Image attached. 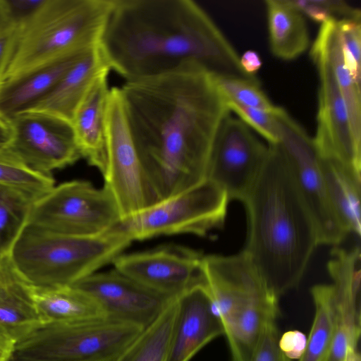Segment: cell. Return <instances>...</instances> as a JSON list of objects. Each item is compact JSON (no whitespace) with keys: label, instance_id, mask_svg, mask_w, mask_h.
<instances>
[{"label":"cell","instance_id":"obj_1","mask_svg":"<svg viewBox=\"0 0 361 361\" xmlns=\"http://www.w3.org/2000/svg\"><path fill=\"white\" fill-rule=\"evenodd\" d=\"M119 88L130 136L158 201L204 180L216 133L230 114L215 75L189 63Z\"/></svg>","mask_w":361,"mask_h":361},{"label":"cell","instance_id":"obj_2","mask_svg":"<svg viewBox=\"0 0 361 361\" xmlns=\"http://www.w3.org/2000/svg\"><path fill=\"white\" fill-rule=\"evenodd\" d=\"M99 48L126 81L189 63L218 77H255L242 70L235 49L191 0H113Z\"/></svg>","mask_w":361,"mask_h":361},{"label":"cell","instance_id":"obj_3","mask_svg":"<svg viewBox=\"0 0 361 361\" xmlns=\"http://www.w3.org/2000/svg\"><path fill=\"white\" fill-rule=\"evenodd\" d=\"M242 202L248 224L243 251L280 298L299 284L319 243L313 220L277 144L268 145L263 166Z\"/></svg>","mask_w":361,"mask_h":361},{"label":"cell","instance_id":"obj_4","mask_svg":"<svg viewBox=\"0 0 361 361\" xmlns=\"http://www.w3.org/2000/svg\"><path fill=\"white\" fill-rule=\"evenodd\" d=\"M200 269L232 361H248L264 327L276 321L279 298L243 250L203 255Z\"/></svg>","mask_w":361,"mask_h":361},{"label":"cell","instance_id":"obj_5","mask_svg":"<svg viewBox=\"0 0 361 361\" xmlns=\"http://www.w3.org/2000/svg\"><path fill=\"white\" fill-rule=\"evenodd\" d=\"M113 0H43L17 25L4 80L99 45Z\"/></svg>","mask_w":361,"mask_h":361},{"label":"cell","instance_id":"obj_6","mask_svg":"<svg viewBox=\"0 0 361 361\" xmlns=\"http://www.w3.org/2000/svg\"><path fill=\"white\" fill-rule=\"evenodd\" d=\"M132 240L117 226L94 236L61 235L27 224L9 254L17 273L31 286H69L97 272Z\"/></svg>","mask_w":361,"mask_h":361},{"label":"cell","instance_id":"obj_7","mask_svg":"<svg viewBox=\"0 0 361 361\" xmlns=\"http://www.w3.org/2000/svg\"><path fill=\"white\" fill-rule=\"evenodd\" d=\"M142 331L106 317L48 322L17 341L8 361H114Z\"/></svg>","mask_w":361,"mask_h":361},{"label":"cell","instance_id":"obj_8","mask_svg":"<svg viewBox=\"0 0 361 361\" xmlns=\"http://www.w3.org/2000/svg\"><path fill=\"white\" fill-rule=\"evenodd\" d=\"M229 200L218 185L202 181L123 219L117 226L133 241L154 236H205L225 221Z\"/></svg>","mask_w":361,"mask_h":361},{"label":"cell","instance_id":"obj_9","mask_svg":"<svg viewBox=\"0 0 361 361\" xmlns=\"http://www.w3.org/2000/svg\"><path fill=\"white\" fill-rule=\"evenodd\" d=\"M121 221L116 201L106 187L72 180L38 197L27 224L61 235L87 237L106 233Z\"/></svg>","mask_w":361,"mask_h":361},{"label":"cell","instance_id":"obj_10","mask_svg":"<svg viewBox=\"0 0 361 361\" xmlns=\"http://www.w3.org/2000/svg\"><path fill=\"white\" fill-rule=\"evenodd\" d=\"M279 146L298 192L313 220L318 243L336 246L348 232L330 200L312 139L287 111L275 112Z\"/></svg>","mask_w":361,"mask_h":361},{"label":"cell","instance_id":"obj_11","mask_svg":"<svg viewBox=\"0 0 361 361\" xmlns=\"http://www.w3.org/2000/svg\"><path fill=\"white\" fill-rule=\"evenodd\" d=\"M107 163L104 186L114 197L121 220L157 202L129 132L120 88H110L106 111Z\"/></svg>","mask_w":361,"mask_h":361},{"label":"cell","instance_id":"obj_12","mask_svg":"<svg viewBox=\"0 0 361 361\" xmlns=\"http://www.w3.org/2000/svg\"><path fill=\"white\" fill-rule=\"evenodd\" d=\"M268 146L239 118L222 121L210 152L206 178L218 185L229 200L243 202L263 166Z\"/></svg>","mask_w":361,"mask_h":361},{"label":"cell","instance_id":"obj_13","mask_svg":"<svg viewBox=\"0 0 361 361\" xmlns=\"http://www.w3.org/2000/svg\"><path fill=\"white\" fill-rule=\"evenodd\" d=\"M8 124L11 138L6 148L34 171L49 174L81 157L72 123L66 120L30 111Z\"/></svg>","mask_w":361,"mask_h":361},{"label":"cell","instance_id":"obj_14","mask_svg":"<svg viewBox=\"0 0 361 361\" xmlns=\"http://www.w3.org/2000/svg\"><path fill=\"white\" fill-rule=\"evenodd\" d=\"M203 255L178 245L121 254L113 261L114 269L147 288L176 298L203 279Z\"/></svg>","mask_w":361,"mask_h":361},{"label":"cell","instance_id":"obj_15","mask_svg":"<svg viewBox=\"0 0 361 361\" xmlns=\"http://www.w3.org/2000/svg\"><path fill=\"white\" fill-rule=\"evenodd\" d=\"M71 286L94 299L106 318L142 330L152 324L174 299L147 288L114 269L95 272Z\"/></svg>","mask_w":361,"mask_h":361},{"label":"cell","instance_id":"obj_16","mask_svg":"<svg viewBox=\"0 0 361 361\" xmlns=\"http://www.w3.org/2000/svg\"><path fill=\"white\" fill-rule=\"evenodd\" d=\"M318 71L317 130L312 139L319 157L338 161L361 173V146L353 137L343 95L328 61L310 50Z\"/></svg>","mask_w":361,"mask_h":361},{"label":"cell","instance_id":"obj_17","mask_svg":"<svg viewBox=\"0 0 361 361\" xmlns=\"http://www.w3.org/2000/svg\"><path fill=\"white\" fill-rule=\"evenodd\" d=\"M327 267L332 280L335 331L326 361H342L348 350L357 348L360 336V247L334 246Z\"/></svg>","mask_w":361,"mask_h":361},{"label":"cell","instance_id":"obj_18","mask_svg":"<svg viewBox=\"0 0 361 361\" xmlns=\"http://www.w3.org/2000/svg\"><path fill=\"white\" fill-rule=\"evenodd\" d=\"M221 335L222 326L202 279L176 298V314L166 361H190Z\"/></svg>","mask_w":361,"mask_h":361},{"label":"cell","instance_id":"obj_19","mask_svg":"<svg viewBox=\"0 0 361 361\" xmlns=\"http://www.w3.org/2000/svg\"><path fill=\"white\" fill-rule=\"evenodd\" d=\"M109 71L99 45L94 47L66 71L32 111L46 112L71 123L94 84Z\"/></svg>","mask_w":361,"mask_h":361},{"label":"cell","instance_id":"obj_20","mask_svg":"<svg viewBox=\"0 0 361 361\" xmlns=\"http://www.w3.org/2000/svg\"><path fill=\"white\" fill-rule=\"evenodd\" d=\"M90 50L3 81L0 85V117L8 123L17 116L33 110L66 71Z\"/></svg>","mask_w":361,"mask_h":361},{"label":"cell","instance_id":"obj_21","mask_svg":"<svg viewBox=\"0 0 361 361\" xmlns=\"http://www.w3.org/2000/svg\"><path fill=\"white\" fill-rule=\"evenodd\" d=\"M108 75L94 84L71 122L82 157L104 174L106 163V111L110 88Z\"/></svg>","mask_w":361,"mask_h":361},{"label":"cell","instance_id":"obj_22","mask_svg":"<svg viewBox=\"0 0 361 361\" xmlns=\"http://www.w3.org/2000/svg\"><path fill=\"white\" fill-rule=\"evenodd\" d=\"M42 324L32 286L14 269L8 255L0 258V326L16 342Z\"/></svg>","mask_w":361,"mask_h":361},{"label":"cell","instance_id":"obj_23","mask_svg":"<svg viewBox=\"0 0 361 361\" xmlns=\"http://www.w3.org/2000/svg\"><path fill=\"white\" fill-rule=\"evenodd\" d=\"M310 50L320 54L330 65L346 105L353 137L361 146V87L345 66L337 21L330 20L321 24Z\"/></svg>","mask_w":361,"mask_h":361},{"label":"cell","instance_id":"obj_24","mask_svg":"<svg viewBox=\"0 0 361 361\" xmlns=\"http://www.w3.org/2000/svg\"><path fill=\"white\" fill-rule=\"evenodd\" d=\"M265 4L271 53L285 61L298 58L310 44L304 15L290 0H267Z\"/></svg>","mask_w":361,"mask_h":361},{"label":"cell","instance_id":"obj_25","mask_svg":"<svg viewBox=\"0 0 361 361\" xmlns=\"http://www.w3.org/2000/svg\"><path fill=\"white\" fill-rule=\"evenodd\" d=\"M319 160L330 200L342 225L348 233L360 235L361 174L338 161L319 157Z\"/></svg>","mask_w":361,"mask_h":361},{"label":"cell","instance_id":"obj_26","mask_svg":"<svg viewBox=\"0 0 361 361\" xmlns=\"http://www.w3.org/2000/svg\"><path fill=\"white\" fill-rule=\"evenodd\" d=\"M32 295L42 324L52 322H84L105 318L89 295L73 287H32Z\"/></svg>","mask_w":361,"mask_h":361},{"label":"cell","instance_id":"obj_27","mask_svg":"<svg viewBox=\"0 0 361 361\" xmlns=\"http://www.w3.org/2000/svg\"><path fill=\"white\" fill-rule=\"evenodd\" d=\"M314 316L307 344L299 361H326L335 331V308L331 284L313 286Z\"/></svg>","mask_w":361,"mask_h":361},{"label":"cell","instance_id":"obj_28","mask_svg":"<svg viewBox=\"0 0 361 361\" xmlns=\"http://www.w3.org/2000/svg\"><path fill=\"white\" fill-rule=\"evenodd\" d=\"M175 314L176 298L114 361H166Z\"/></svg>","mask_w":361,"mask_h":361},{"label":"cell","instance_id":"obj_29","mask_svg":"<svg viewBox=\"0 0 361 361\" xmlns=\"http://www.w3.org/2000/svg\"><path fill=\"white\" fill-rule=\"evenodd\" d=\"M37 198L25 190L0 184V258L8 255Z\"/></svg>","mask_w":361,"mask_h":361},{"label":"cell","instance_id":"obj_30","mask_svg":"<svg viewBox=\"0 0 361 361\" xmlns=\"http://www.w3.org/2000/svg\"><path fill=\"white\" fill-rule=\"evenodd\" d=\"M50 174L34 171L7 148L0 149V184L29 192L37 197L54 187Z\"/></svg>","mask_w":361,"mask_h":361},{"label":"cell","instance_id":"obj_31","mask_svg":"<svg viewBox=\"0 0 361 361\" xmlns=\"http://www.w3.org/2000/svg\"><path fill=\"white\" fill-rule=\"evenodd\" d=\"M215 80L226 102L271 112L278 107L269 99L255 77L243 78L215 76Z\"/></svg>","mask_w":361,"mask_h":361},{"label":"cell","instance_id":"obj_32","mask_svg":"<svg viewBox=\"0 0 361 361\" xmlns=\"http://www.w3.org/2000/svg\"><path fill=\"white\" fill-rule=\"evenodd\" d=\"M303 15L317 23L361 18L360 11L341 0H290Z\"/></svg>","mask_w":361,"mask_h":361},{"label":"cell","instance_id":"obj_33","mask_svg":"<svg viewBox=\"0 0 361 361\" xmlns=\"http://www.w3.org/2000/svg\"><path fill=\"white\" fill-rule=\"evenodd\" d=\"M361 18L337 21L341 44L345 66L360 87L361 73Z\"/></svg>","mask_w":361,"mask_h":361},{"label":"cell","instance_id":"obj_34","mask_svg":"<svg viewBox=\"0 0 361 361\" xmlns=\"http://www.w3.org/2000/svg\"><path fill=\"white\" fill-rule=\"evenodd\" d=\"M229 111H232L250 128H252L262 136L269 145H276L279 141V133L274 111H267L226 102ZM278 108V107H277Z\"/></svg>","mask_w":361,"mask_h":361},{"label":"cell","instance_id":"obj_35","mask_svg":"<svg viewBox=\"0 0 361 361\" xmlns=\"http://www.w3.org/2000/svg\"><path fill=\"white\" fill-rule=\"evenodd\" d=\"M276 322H269L264 327L248 361H291L279 348Z\"/></svg>","mask_w":361,"mask_h":361},{"label":"cell","instance_id":"obj_36","mask_svg":"<svg viewBox=\"0 0 361 361\" xmlns=\"http://www.w3.org/2000/svg\"><path fill=\"white\" fill-rule=\"evenodd\" d=\"M10 23L19 25L41 5L43 0H4Z\"/></svg>","mask_w":361,"mask_h":361},{"label":"cell","instance_id":"obj_37","mask_svg":"<svg viewBox=\"0 0 361 361\" xmlns=\"http://www.w3.org/2000/svg\"><path fill=\"white\" fill-rule=\"evenodd\" d=\"M306 344L307 336L298 330L286 331L279 339L280 349L290 360L300 359L305 350Z\"/></svg>","mask_w":361,"mask_h":361},{"label":"cell","instance_id":"obj_38","mask_svg":"<svg viewBox=\"0 0 361 361\" xmlns=\"http://www.w3.org/2000/svg\"><path fill=\"white\" fill-rule=\"evenodd\" d=\"M18 27L11 25L0 32V85L15 44Z\"/></svg>","mask_w":361,"mask_h":361},{"label":"cell","instance_id":"obj_39","mask_svg":"<svg viewBox=\"0 0 361 361\" xmlns=\"http://www.w3.org/2000/svg\"><path fill=\"white\" fill-rule=\"evenodd\" d=\"M239 62L242 70L250 76H255L262 65L259 54L254 50L245 51L241 56H239Z\"/></svg>","mask_w":361,"mask_h":361},{"label":"cell","instance_id":"obj_40","mask_svg":"<svg viewBox=\"0 0 361 361\" xmlns=\"http://www.w3.org/2000/svg\"><path fill=\"white\" fill-rule=\"evenodd\" d=\"M15 343L13 338L0 326V361H8Z\"/></svg>","mask_w":361,"mask_h":361},{"label":"cell","instance_id":"obj_41","mask_svg":"<svg viewBox=\"0 0 361 361\" xmlns=\"http://www.w3.org/2000/svg\"><path fill=\"white\" fill-rule=\"evenodd\" d=\"M11 138V132L9 124L0 117V149L8 147Z\"/></svg>","mask_w":361,"mask_h":361},{"label":"cell","instance_id":"obj_42","mask_svg":"<svg viewBox=\"0 0 361 361\" xmlns=\"http://www.w3.org/2000/svg\"><path fill=\"white\" fill-rule=\"evenodd\" d=\"M12 25L10 23L4 0H0V32L8 26Z\"/></svg>","mask_w":361,"mask_h":361},{"label":"cell","instance_id":"obj_43","mask_svg":"<svg viewBox=\"0 0 361 361\" xmlns=\"http://www.w3.org/2000/svg\"><path fill=\"white\" fill-rule=\"evenodd\" d=\"M342 361H361L360 355L357 349L348 350Z\"/></svg>","mask_w":361,"mask_h":361}]
</instances>
